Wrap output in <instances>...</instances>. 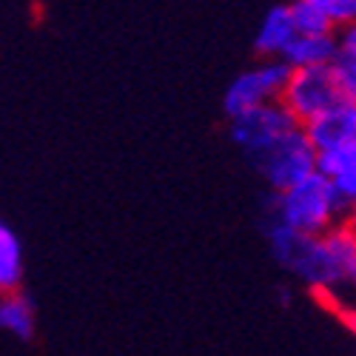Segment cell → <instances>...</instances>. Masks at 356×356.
Here are the masks:
<instances>
[{
	"instance_id": "cell-10",
	"label": "cell",
	"mask_w": 356,
	"mask_h": 356,
	"mask_svg": "<svg viewBox=\"0 0 356 356\" xmlns=\"http://www.w3.org/2000/svg\"><path fill=\"white\" fill-rule=\"evenodd\" d=\"M282 57L293 69H302V66H334V60L339 57V38L334 32H325V35H296Z\"/></svg>"
},
{
	"instance_id": "cell-7",
	"label": "cell",
	"mask_w": 356,
	"mask_h": 356,
	"mask_svg": "<svg viewBox=\"0 0 356 356\" xmlns=\"http://www.w3.org/2000/svg\"><path fill=\"white\" fill-rule=\"evenodd\" d=\"M322 240L334 268V285L325 291V296H334L337 291H345V288L356 291V228L345 220L331 231H325Z\"/></svg>"
},
{
	"instance_id": "cell-12",
	"label": "cell",
	"mask_w": 356,
	"mask_h": 356,
	"mask_svg": "<svg viewBox=\"0 0 356 356\" xmlns=\"http://www.w3.org/2000/svg\"><path fill=\"white\" fill-rule=\"evenodd\" d=\"M23 280V251L20 240L9 225L0 228V291H15Z\"/></svg>"
},
{
	"instance_id": "cell-9",
	"label": "cell",
	"mask_w": 356,
	"mask_h": 356,
	"mask_svg": "<svg viewBox=\"0 0 356 356\" xmlns=\"http://www.w3.org/2000/svg\"><path fill=\"white\" fill-rule=\"evenodd\" d=\"M296 35H300V32H296L291 3H288V6L282 3V6L268 9V15L262 17L254 46H257V51H259V54L282 57V54H285V49L293 43V38H296Z\"/></svg>"
},
{
	"instance_id": "cell-14",
	"label": "cell",
	"mask_w": 356,
	"mask_h": 356,
	"mask_svg": "<svg viewBox=\"0 0 356 356\" xmlns=\"http://www.w3.org/2000/svg\"><path fill=\"white\" fill-rule=\"evenodd\" d=\"M353 165H356V140H345L316 152V171L334 177V180Z\"/></svg>"
},
{
	"instance_id": "cell-15",
	"label": "cell",
	"mask_w": 356,
	"mask_h": 356,
	"mask_svg": "<svg viewBox=\"0 0 356 356\" xmlns=\"http://www.w3.org/2000/svg\"><path fill=\"white\" fill-rule=\"evenodd\" d=\"M334 74H337V83L342 88V97L356 103V54L339 51V57L334 60Z\"/></svg>"
},
{
	"instance_id": "cell-2",
	"label": "cell",
	"mask_w": 356,
	"mask_h": 356,
	"mask_svg": "<svg viewBox=\"0 0 356 356\" xmlns=\"http://www.w3.org/2000/svg\"><path fill=\"white\" fill-rule=\"evenodd\" d=\"M268 243H271L274 257L291 274H296L308 285L319 288L322 293L334 285V268H331L322 234H308V231H300L282 220H274L268 228Z\"/></svg>"
},
{
	"instance_id": "cell-16",
	"label": "cell",
	"mask_w": 356,
	"mask_h": 356,
	"mask_svg": "<svg viewBox=\"0 0 356 356\" xmlns=\"http://www.w3.org/2000/svg\"><path fill=\"white\" fill-rule=\"evenodd\" d=\"M316 3L325 9V15L334 20L337 29H342V26L356 20V0H316Z\"/></svg>"
},
{
	"instance_id": "cell-17",
	"label": "cell",
	"mask_w": 356,
	"mask_h": 356,
	"mask_svg": "<svg viewBox=\"0 0 356 356\" xmlns=\"http://www.w3.org/2000/svg\"><path fill=\"white\" fill-rule=\"evenodd\" d=\"M337 186H339L342 197L348 200V205H353V202H356V165L337 177Z\"/></svg>"
},
{
	"instance_id": "cell-19",
	"label": "cell",
	"mask_w": 356,
	"mask_h": 356,
	"mask_svg": "<svg viewBox=\"0 0 356 356\" xmlns=\"http://www.w3.org/2000/svg\"><path fill=\"white\" fill-rule=\"evenodd\" d=\"M348 222H350V225L356 228V202L350 205V211H348Z\"/></svg>"
},
{
	"instance_id": "cell-1",
	"label": "cell",
	"mask_w": 356,
	"mask_h": 356,
	"mask_svg": "<svg viewBox=\"0 0 356 356\" xmlns=\"http://www.w3.org/2000/svg\"><path fill=\"white\" fill-rule=\"evenodd\" d=\"M277 220L308 231V234H325L334 225L348 220L350 205L342 197L334 177L314 171L305 180L293 183L285 191H277Z\"/></svg>"
},
{
	"instance_id": "cell-8",
	"label": "cell",
	"mask_w": 356,
	"mask_h": 356,
	"mask_svg": "<svg viewBox=\"0 0 356 356\" xmlns=\"http://www.w3.org/2000/svg\"><path fill=\"white\" fill-rule=\"evenodd\" d=\"M302 129L308 131L311 143L316 145V152L319 148L337 145V143H345V140H356V103L342 97L331 108H325L322 114L302 123Z\"/></svg>"
},
{
	"instance_id": "cell-20",
	"label": "cell",
	"mask_w": 356,
	"mask_h": 356,
	"mask_svg": "<svg viewBox=\"0 0 356 356\" xmlns=\"http://www.w3.org/2000/svg\"><path fill=\"white\" fill-rule=\"evenodd\" d=\"M348 322L353 325V331H356V314H348Z\"/></svg>"
},
{
	"instance_id": "cell-4",
	"label": "cell",
	"mask_w": 356,
	"mask_h": 356,
	"mask_svg": "<svg viewBox=\"0 0 356 356\" xmlns=\"http://www.w3.org/2000/svg\"><path fill=\"white\" fill-rule=\"evenodd\" d=\"M291 74H293V66L285 60V57H274V60L262 63V66H257L251 72H243L228 86V92L222 97L225 114L228 117H240L254 106H262L268 100H280L288 80H291Z\"/></svg>"
},
{
	"instance_id": "cell-18",
	"label": "cell",
	"mask_w": 356,
	"mask_h": 356,
	"mask_svg": "<svg viewBox=\"0 0 356 356\" xmlns=\"http://www.w3.org/2000/svg\"><path fill=\"white\" fill-rule=\"evenodd\" d=\"M337 38H339V51L345 54H356V20L337 29Z\"/></svg>"
},
{
	"instance_id": "cell-5",
	"label": "cell",
	"mask_w": 356,
	"mask_h": 356,
	"mask_svg": "<svg viewBox=\"0 0 356 356\" xmlns=\"http://www.w3.org/2000/svg\"><path fill=\"white\" fill-rule=\"evenodd\" d=\"M288 111L300 123H308L311 117L322 114L325 108H331L334 103L342 100V88L337 83L334 66H302L293 69L285 92L280 97Z\"/></svg>"
},
{
	"instance_id": "cell-13",
	"label": "cell",
	"mask_w": 356,
	"mask_h": 356,
	"mask_svg": "<svg viewBox=\"0 0 356 356\" xmlns=\"http://www.w3.org/2000/svg\"><path fill=\"white\" fill-rule=\"evenodd\" d=\"M291 12H293V23L300 35H325L334 32V20L325 15V9L316 0H291Z\"/></svg>"
},
{
	"instance_id": "cell-11",
	"label": "cell",
	"mask_w": 356,
	"mask_h": 356,
	"mask_svg": "<svg viewBox=\"0 0 356 356\" xmlns=\"http://www.w3.org/2000/svg\"><path fill=\"white\" fill-rule=\"evenodd\" d=\"M0 325L20 342H29L35 337V308L29 302V296L20 293V288L3 291V300H0Z\"/></svg>"
},
{
	"instance_id": "cell-3",
	"label": "cell",
	"mask_w": 356,
	"mask_h": 356,
	"mask_svg": "<svg viewBox=\"0 0 356 356\" xmlns=\"http://www.w3.org/2000/svg\"><path fill=\"white\" fill-rule=\"evenodd\" d=\"M251 163L271 183L274 191H285L316 171V145L311 143L302 126H293L277 143L265 148V152L254 154Z\"/></svg>"
},
{
	"instance_id": "cell-6",
	"label": "cell",
	"mask_w": 356,
	"mask_h": 356,
	"mask_svg": "<svg viewBox=\"0 0 356 356\" xmlns=\"http://www.w3.org/2000/svg\"><path fill=\"white\" fill-rule=\"evenodd\" d=\"M293 126H302V123L288 111V106L282 100H268L262 106L248 108L240 117H231V137L240 148H245L248 157H254L265 152L271 143H277Z\"/></svg>"
}]
</instances>
